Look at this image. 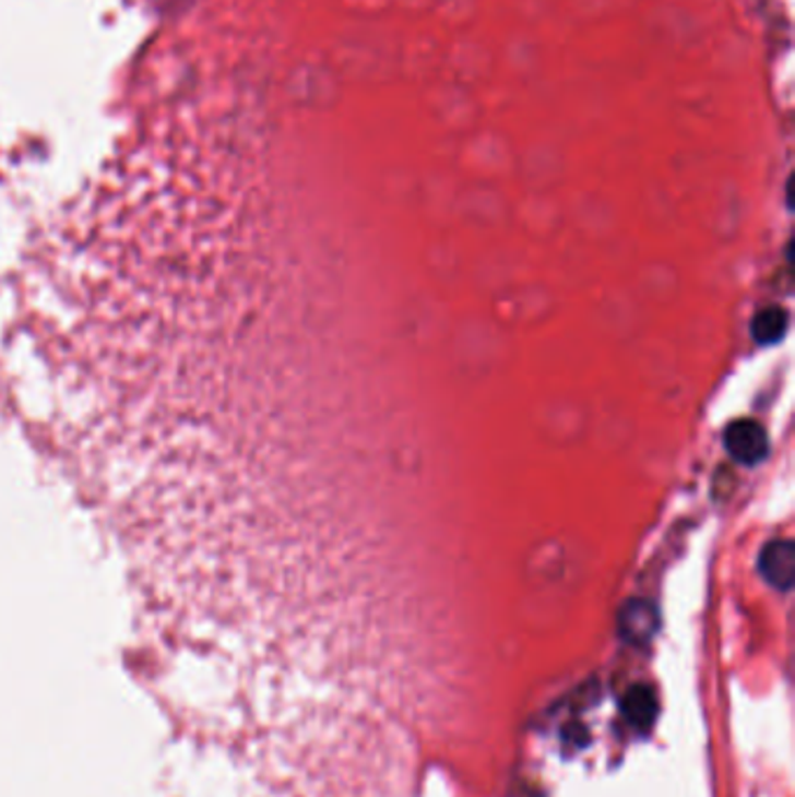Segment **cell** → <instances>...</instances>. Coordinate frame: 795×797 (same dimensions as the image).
I'll return each instance as SVG.
<instances>
[{
	"label": "cell",
	"instance_id": "3",
	"mask_svg": "<svg viewBox=\"0 0 795 797\" xmlns=\"http://www.w3.org/2000/svg\"><path fill=\"white\" fill-rule=\"evenodd\" d=\"M758 569L763 579L776 587V591H788L795 579V550L791 542H772L760 552Z\"/></svg>",
	"mask_w": 795,
	"mask_h": 797
},
{
	"label": "cell",
	"instance_id": "1",
	"mask_svg": "<svg viewBox=\"0 0 795 797\" xmlns=\"http://www.w3.org/2000/svg\"><path fill=\"white\" fill-rule=\"evenodd\" d=\"M723 443L728 455L745 464V466H756L763 462L770 453V439L768 431L763 429V425H758L756 420H735L733 425H728L723 435Z\"/></svg>",
	"mask_w": 795,
	"mask_h": 797
},
{
	"label": "cell",
	"instance_id": "5",
	"mask_svg": "<svg viewBox=\"0 0 795 797\" xmlns=\"http://www.w3.org/2000/svg\"><path fill=\"white\" fill-rule=\"evenodd\" d=\"M788 329V313L780 306L763 308L751 322V336L760 345L780 343Z\"/></svg>",
	"mask_w": 795,
	"mask_h": 797
},
{
	"label": "cell",
	"instance_id": "2",
	"mask_svg": "<svg viewBox=\"0 0 795 797\" xmlns=\"http://www.w3.org/2000/svg\"><path fill=\"white\" fill-rule=\"evenodd\" d=\"M658 626H661V618H658V611H655V606H651L649 602H639V599L626 604V609L620 611V618H618L620 637H624L632 646H646L653 639V634L658 632Z\"/></svg>",
	"mask_w": 795,
	"mask_h": 797
},
{
	"label": "cell",
	"instance_id": "4",
	"mask_svg": "<svg viewBox=\"0 0 795 797\" xmlns=\"http://www.w3.org/2000/svg\"><path fill=\"white\" fill-rule=\"evenodd\" d=\"M624 714L637 730H649L655 716H658V700H655L653 690L646 686L630 688L624 698Z\"/></svg>",
	"mask_w": 795,
	"mask_h": 797
}]
</instances>
